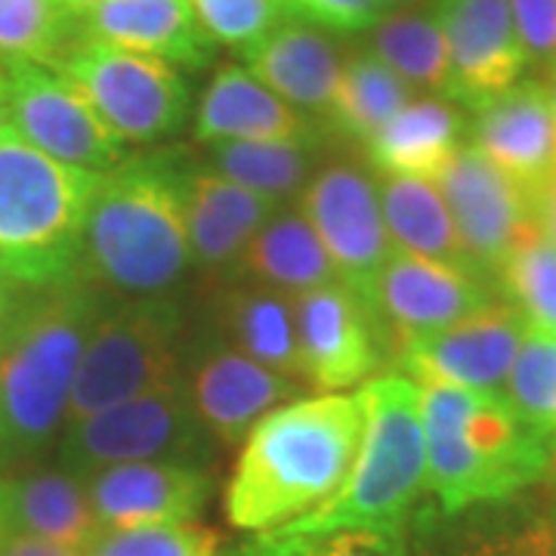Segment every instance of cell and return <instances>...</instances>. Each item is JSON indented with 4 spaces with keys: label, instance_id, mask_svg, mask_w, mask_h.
<instances>
[{
    "label": "cell",
    "instance_id": "1",
    "mask_svg": "<svg viewBox=\"0 0 556 556\" xmlns=\"http://www.w3.org/2000/svg\"><path fill=\"white\" fill-rule=\"evenodd\" d=\"M362 424L358 393L294 399L260 417L223 492L229 526L269 532L321 507L353 467Z\"/></svg>",
    "mask_w": 556,
    "mask_h": 556
},
{
    "label": "cell",
    "instance_id": "2",
    "mask_svg": "<svg viewBox=\"0 0 556 556\" xmlns=\"http://www.w3.org/2000/svg\"><path fill=\"white\" fill-rule=\"evenodd\" d=\"M192 266L182 167L149 155L102 174L84 223L80 276L115 298H174Z\"/></svg>",
    "mask_w": 556,
    "mask_h": 556
},
{
    "label": "cell",
    "instance_id": "3",
    "mask_svg": "<svg viewBox=\"0 0 556 556\" xmlns=\"http://www.w3.org/2000/svg\"><path fill=\"white\" fill-rule=\"evenodd\" d=\"M427 482L442 517L507 504L554 473L556 448L504 393L420 387Z\"/></svg>",
    "mask_w": 556,
    "mask_h": 556
},
{
    "label": "cell",
    "instance_id": "4",
    "mask_svg": "<svg viewBox=\"0 0 556 556\" xmlns=\"http://www.w3.org/2000/svg\"><path fill=\"white\" fill-rule=\"evenodd\" d=\"M105 303V291L84 276L22 294L0 353V408L13 455H38L65 427L80 356Z\"/></svg>",
    "mask_w": 556,
    "mask_h": 556
},
{
    "label": "cell",
    "instance_id": "5",
    "mask_svg": "<svg viewBox=\"0 0 556 556\" xmlns=\"http://www.w3.org/2000/svg\"><path fill=\"white\" fill-rule=\"evenodd\" d=\"M362 439L353 467L334 495L313 514L285 522L291 532L390 529L405 532L420 514L427 482V433L420 387L405 375H380L362 383Z\"/></svg>",
    "mask_w": 556,
    "mask_h": 556
},
{
    "label": "cell",
    "instance_id": "6",
    "mask_svg": "<svg viewBox=\"0 0 556 556\" xmlns=\"http://www.w3.org/2000/svg\"><path fill=\"white\" fill-rule=\"evenodd\" d=\"M102 174L68 167L7 130L0 137V273L25 291L80 276V241Z\"/></svg>",
    "mask_w": 556,
    "mask_h": 556
},
{
    "label": "cell",
    "instance_id": "7",
    "mask_svg": "<svg viewBox=\"0 0 556 556\" xmlns=\"http://www.w3.org/2000/svg\"><path fill=\"white\" fill-rule=\"evenodd\" d=\"M182 309L174 298H112L84 346L68 424L182 380Z\"/></svg>",
    "mask_w": 556,
    "mask_h": 556
},
{
    "label": "cell",
    "instance_id": "8",
    "mask_svg": "<svg viewBox=\"0 0 556 556\" xmlns=\"http://www.w3.org/2000/svg\"><path fill=\"white\" fill-rule=\"evenodd\" d=\"M214 439L201 427L186 380L118 402L65 427L60 457L68 473L87 479L118 464L174 460L192 467L214 464Z\"/></svg>",
    "mask_w": 556,
    "mask_h": 556
},
{
    "label": "cell",
    "instance_id": "9",
    "mask_svg": "<svg viewBox=\"0 0 556 556\" xmlns=\"http://www.w3.org/2000/svg\"><path fill=\"white\" fill-rule=\"evenodd\" d=\"M53 68L78 87L102 124L127 146L174 137L186 124L192 97L170 62L72 38Z\"/></svg>",
    "mask_w": 556,
    "mask_h": 556
},
{
    "label": "cell",
    "instance_id": "10",
    "mask_svg": "<svg viewBox=\"0 0 556 556\" xmlns=\"http://www.w3.org/2000/svg\"><path fill=\"white\" fill-rule=\"evenodd\" d=\"M10 127L38 152L80 167L90 174H109L127 161V142H121L80 90L43 62H3Z\"/></svg>",
    "mask_w": 556,
    "mask_h": 556
},
{
    "label": "cell",
    "instance_id": "11",
    "mask_svg": "<svg viewBox=\"0 0 556 556\" xmlns=\"http://www.w3.org/2000/svg\"><path fill=\"white\" fill-rule=\"evenodd\" d=\"M298 207L313 223L340 281L371 306L380 269L396 251L380 214L378 179L358 164H328L306 182Z\"/></svg>",
    "mask_w": 556,
    "mask_h": 556
},
{
    "label": "cell",
    "instance_id": "12",
    "mask_svg": "<svg viewBox=\"0 0 556 556\" xmlns=\"http://www.w3.org/2000/svg\"><path fill=\"white\" fill-rule=\"evenodd\" d=\"M437 186L452 211L467 257L485 278H497L526 241L541 236L535 199L470 142H464L445 164Z\"/></svg>",
    "mask_w": 556,
    "mask_h": 556
},
{
    "label": "cell",
    "instance_id": "13",
    "mask_svg": "<svg viewBox=\"0 0 556 556\" xmlns=\"http://www.w3.org/2000/svg\"><path fill=\"white\" fill-rule=\"evenodd\" d=\"M522 340L526 321L517 309L507 300H492L455 325L405 343L393 365L417 387L504 393Z\"/></svg>",
    "mask_w": 556,
    "mask_h": 556
},
{
    "label": "cell",
    "instance_id": "14",
    "mask_svg": "<svg viewBox=\"0 0 556 556\" xmlns=\"http://www.w3.org/2000/svg\"><path fill=\"white\" fill-rule=\"evenodd\" d=\"M291 300L306 387L318 393H346L375 378L390 358L375 309L343 281L303 291Z\"/></svg>",
    "mask_w": 556,
    "mask_h": 556
},
{
    "label": "cell",
    "instance_id": "15",
    "mask_svg": "<svg viewBox=\"0 0 556 556\" xmlns=\"http://www.w3.org/2000/svg\"><path fill=\"white\" fill-rule=\"evenodd\" d=\"M492 300V285L479 273L393 251L380 269L371 309L393 362L405 343L442 331Z\"/></svg>",
    "mask_w": 556,
    "mask_h": 556
},
{
    "label": "cell",
    "instance_id": "16",
    "mask_svg": "<svg viewBox=\"0 0 556 556\" xmlns=\"http://www.w3.org/2000/svg\"><path fill=\"white\" fill-rule=\"evenodd\" d=\"M448 47V97L470 112L517 87L529 60L522 53L510 0H433Z\"/></svg>",
    "mask_w": 556,
    "mask_h": 556
},
{
    "label": "cell",
    "instance_id": "17",
    "mask_svg": "<svg viewBox=\"0 0 556 556\" xmlns=\"http://www.w3.org/2000/svg\"><path fill=\"white\" fill-rule=\"evenodd\" d=\"M186 393L201 427L217 445L236 448L254 430L260 417L300 396L303 383L260 365L232 346L201 353L189 371Z\"/></svg>",
    "mask_w": 556,
    "mask_h": 556
},
{
    "label": "cell",
    "instance_id": "18",
    "mask_svg": "<svg viewBox=\"0 0 556 556\" xmlns=\"http://www.w3.org/2000/svg\"><path fill=\"white\" fill-rule=\"evenodd\" d=\"M84 482L102 529L199 522L214 492L211 470L174 460L118 464Z\"/></svg>",
    "mask_w": 556,
    "mask_h": 556
},
{
    "label": "cell",
    "instance_id": "19",
    "mask_svg": "<svg viewBox=\"0 0 556 556\" xmlns=\"http://www.w3.org/2000/svg\"><path fill=\"white\" fill-rule=\"evenodd\" d=\"M467 142L538 199L556 177V121L544 80H519L477 109Z\"/></svg>",
    "mask_w": 556,
    "mask_h": 556
},
{
    "label": "cell",
    "instance_id": "20",
    "mask_svg": "<svg viewBox=\"0 0 556 556\" xmlns=\"http://www.w3.org/2000/svg\"><path fill=\"white\" fill-rule=\"evenodd\" d=\"M72 28L75 38L186 68H204L217 56V40L201 28L189 0H105L72 16Z\"/></svg>",
    "mask_w": 556,
    "mask_h": 556
},
{
    "label": "cell",
    "instance_id": "21",
    "mask_svg": "<svg viewBox=\"0 0 556 556\" xmlns=\"http://www.w3.org/2000/svg\"><path fill=\"white\" fill-rule=\"evenodd\" d=\"M241 60L254 78L288 105L318 124H328L343 75V56L325 28L303 20H285L257 47L241 53Z\"/></svg>",
    "mask_w": 556,
    "mask_h": 556
},
{
    "label": "cell",
    "instance_id": "22",
    "mask_svg": "<svg viewBox=\"0 0 556 556\" xmlns=\"http://www.w3.org/2000/svg\"><path fill=\"white\" fill-rule=\"evenodd\" d=\"M182 207L195 266L229 278L236 273V263L244 254L248 241L278 211L273 201L219 177L207 164L182 167Z\"/></svg>",
    "mask_w": 556,
    "mask_h": 556
},
{
    "label": "cell",
    "instance_id": "23",
    "mask_svg": "<svg viewBox=\"0 0 556 556\" xmlns=\"http://www.w3.org/2000/svg\"><path fill=\"white\" fill-rule=\"evenodd\" d=\"M325 124L288 105L244 65H219L195 112V139L204 146L325 139Z\"/></svg>",
    "mask_w": 556,
    "mask_h": 556
},
{
    "label": "cell",
    "instance_id": "24",
    "mask_svg": "<svg viewBox=\"0 0 556 556\" xmlns=\"http://www.w3.org/2000/svg\"><path fill=\"white\" fill-rule=\"evenodd\" d=\"M0 507L10 535L38 538L80 554L105 532L90 504L87 482L68 470L0 479Z\"/></svg>",
    "mask_w": 556,
    "mask_h": 556
},
{
    "label": "cell",
    "instance_id": "25",
    "mask_svg": "<svg viewBox=\"0 0 556 556\" xmlns=\"http://www.w3.org/2000/svg\"><path fill=\"white\" fill-rule=\"evenodd\" d=\"M470 121L460 105L442 97L408 100L365 142L371 167L383 177L433 179L467 142Z\"/></svg>",
    "mask_w": 556,
    "mask_h": 556
},
{
    "label": "cell",
    "instance_id": "26",
    "mask_svg": "<svg viewBox=\"0 0 556 556\" xmlns=\"http://www.w3.org/2000/svg\"><path fill=\"white\" fill-rule=\"evenodd\" d=\"M464 526L442 532L437 514L420 510L415 517L420 556H554L556 517L532 507H477L464 514Z\"/></svg>",
    "mask_w": 556,
    "mask_h": 556
},
{
    "label": "cell",
    "instance_id": "27",
    "mask_svg": "<svg viewBox=\"0 0 556 556\" xmlns=\"http://www.w3.org/2000/svg\"><path fill=\"white\" fill-rule=\"evenodd\" d=\"M232 281H254L288 298H298L303 291H313L340 278L313 223L294 204V207H278L260 226V232L248 241L244 254L236 263Z\"/></svg>",
    "mask_w": 556,
    "mask_h": 556
},
{
    "label": "cell",
    "instance_id": "28",
    "mask_svg": "<svg viewBox=\"0 0 556 556\" xmlns=\"http://www.w3.org/2000/svg\"><path fill=\"white\" fill-rule=\"evenodd\" d=\"M217 318L232 350L306 387L298 316L288 294L254 281H229L217 300Z\"/></svg>",
    "mask_w": 556,
    "mask_h": 556
},
{
    "label": "cell",
    "instance_id": "29",
    "mask_svg": "<svg viewBox=\"0 0 556 556\" xmlns=\"http://www.w3.org/2000/svg\"><path fill=\"white\" fill-rule=\"evenodd\" d=\"M375 179H378L383 226H387L396 251L445 263V266H457L467 273H479L473 260L464 251L452 211L433 179L383 177V174H378Z\"/></svg>",
    "mask_w": 556,
    "mask_h": 556
},
{
    "label": "cell",
    "instance_id": "30",
    "mask_svg": "<svg viewBox=\"0 0 556 556\" xmlns=\"http://www.w3.org/2000/svg\"><path fill=\"white\" fill-rule=\"evenodd\" d=\"M328 139V137H325ZM325 139H273V142H211L207 167L260 199L285 207L298 201L316 174Z\"/></svg>",
    "mask_w": 556,
    "mask_h": 556
},
{
    "label": "cell",
    "instance_id": "31",
    "mask_svg": "<svg viewBox=\"0 0 556 556\" xmlns=\"http://www.w3.org/2000/svg\"><path fill=\"white\" fill-rule=\"evenodd\" d=\"M368 53L393 68L412 90L448 97V47L430 7L383 13L371 25Z\"/></svg>",
    "mask_w": 556,
    "mask_h": 556
},
{
    "label": "cell",
    "instance_id": "32",
    "mask_svg": "<svg viewBox=\"0 0 556 556\" xmlns=\"http://www.w3.org/2000/svg\"><path fill=\"white\" fill-rule=\"evenodd\" d=\"M412 93L415 90L399 78L393 68H387L375 53L368 50L353 53L343 62L338 97H334L325 127L338 137L365 146L405 102L412 100Z\"/></svg>",
    "mask_w": 556,
    "mask_h": 556
},
{
    "label": "cell",
    "instance_id": "33",
    "mask_svg": "<svg viewBox=\"0 0 556 556\" xmlns=\"http://www.w3.org/2000/svg\"><path fill=\"white\" fill-rule=\"evenodd\" d=\"M526 331L556 338V248L544 236L526 241L495 278Z\"/></svg>",
    "mask_w": 556,
    "mask_h": 556
},
{
    "label": "cell",
    "instance_id": "34",
    "mask_svg": "<svg viewBox=\"0 0 556 556\" xmlns=\"http://www.w3.org/2000/svg\"><path fill=\"white\" fill-rule=\"evenodd\" d=\"M72 38V16L56 0H0V62L56 65Z\"/></svg>",
    "mask_w": 556,
    "mask_h": 556
},
{
    "label": "cell",
    "instance_id": "35",
    "mask_svg": "<svg viewBox=\"0 0 556 556\" xmlns=\"http://www.w3.org/2000/svg\"><path fill=\"white\" fill-rule=\"evenodd\" d=\"M232 556H412L405 532L390 529H338V532H291L269 529L241 544Z\"/></svg>",
    "mask_w": 556,
    "mask_h": 556
},
{
    "label": "cell",
    "instance_id": "36",
    "mask_svg": "<svg viewBox=\"0 0 556 556\" xmlns=\"http://www.w3.org/2000/svg\"><path fill=\"white\" fill-rule=\"evenodd\" d=\"M504 396L538 437L556 448V338L526 331Z\"/></svg>",
    "mask_w": 556,
    "mask_h": 556
},
{
    "label": "cell",
    "instance_id": "37",
    "mask_svg": "<svg viewBox=\"0 0 556 556\" xmlns=\"http://www.w3.org/2000/svg\"><path fill=\"white\" fill-rule=\"evenodd\" d=\"M84 556H219V538L199 522L105 529Z\"/></svg>",
    "mask_w": 556,
    "mask_h": 556
},
{
    "label": "cell",
    "instance_id": "38",
    "mask_svg": "<svg viewBox=\"0 0 556 556\" xmlns=\"http://www.w3.org/2000/svg\"><path fill=\"white\" fill-rule=\"evenodd\" d=\"M189 3L211 38L239 53L257 47L260 40L288 20L276 0H189Z\"/></svg>",
    "mask_w": 556,
    "mask_h": 556
},
{
    "label": "cell",
    "instance_id": "39",
    "mask_svg": "<svg viewBox=\"0 0 556 556\" xmlns=\"http://www.w3.org/2000/svg\"><path fill=\"white\" fill-rule=\"evenodd\" d=\"M510 13L529 65L556 68V0H510Z\"/></svg>",
    "mask_w": 556,
    "mask_h": 556
},
{
    "label": "cell",
    "instance_id": "40",
    "mask_svg": "<svg viewBox=\"0 0 556 556\" xmlns=\"http://www.w3.org/2000/svg\"><path fill=\"white\" fill-rule=\"evenodd\" d=\"M298 20L313 22L325 31L358 35L371 31L380 20V7L378 0H300Z\"/></svg>",
    "mask_w": 556,
    "mask_h": 556
},
{
    "label": "cell",
    "instance_id": "41",
    "mask_svg": "<svg viewBox=\"0 0 556 556\" xmlns=\"http://www.w3.org/2000/svg\"><path fill=\"white\" fill-rule=\"evenodd\" d=\"M0 556H84L80 551L72 547H60V544H50V541H38V538L25 535H10Z\"/></svg>",
    "mask_w": 556,
    "mask_h": 556
},
{
    "label": "cell",
    "instance_id": "42",
    "mask_svg": "<svg viewBox=\"0 0 556 556\" xmlns=\"http://www.w3.org/2000/svg\"><path fill=\"white\" fill-rule=\"evenodd\" d=\"M22 294H25V288L13 285L10 278L0 273V353H3V343L10 338V328H13Z\"/></svg>",
    "mask_w": 556,
    "mask_h": 556
},
{
    "label": "cell",
    "instance_id": "43",
    "mask_svg": "<svg viewBox=\"0 0 556 556\" xmlns=\"http://www.w3.org/2000/svg\"><path fill=\"white\" fill-rule=\"evenodd\" d=\"M535 214L541 236L556 248V177L544 186V192L535 199Z\"/></svg>",
    "mask_w": 556,
    "mask_h": 556
},
{
    "label": "cell",
    "instance_id": "44",
    "mask_svg": "<svg viewBox=\"0 0 556 556\" xmlns=\"http://www.w3.org/2000/svg\"><path fill=\"white\" fill-rule=\"evenodd\" d=\"M13 130L10 127V97H7V75H3V65H0V137Z\"/></svg>",
    "mask_w": 556,
    "mask_h": 556
},
{
    "label": "cell",
    "instance_id": "45",
    "mask_svg": "<svg viewBox=\"0 0 556 556\" xmlns=\"http://www.w3.org/2000/svg\"><path fill=\"white\" fill-rule=\"evenodd\" d=\"M433 0H378L380 16L383 13H396V10H415V7H430Z\"/></svg>",
    "mask_w": 556,
    "mask_h": 556
},
{
    "label": "cell",
    "instance_id": "46",
    "mask_svg": "<svg viewBox=\"0 0 556 556\" xmlns=\"http://www.w3.org/2000/svg\"><path fill=\"white\" fill-rule=\"evenodd\" d=\"M56 3H60L68 16H78L84 10H90V7H97V3H105V0H56Z\"/></svg>",
    "mask_w": 556,
    "mask_h": 556
},
{
    "label": "cell",
    "instance_id": "47",
    "mask_svg": "<svg viewBox=\"0 0 556 556\" xmlns=\"http://www.w3.org/2000/svg\"><path fill=\"white\" fill-rule=\"evenodd\" d=\"M13 457V445H10V430H7V417L0 408V464Z\"/></svg>",
    "mask_w": 556,
    "mask_h": 556
},
{
    "label": "cell",
    "instance_id": "48",
    "mask_svg": "<svg viewBox=\"0 0 556 556\" xmlns=\"http://www.w3.org/2000/svg\"><path fill=\"white\" fill-rule=\"evenodd\" d=\"M544 87H547V100H551V109H554V121H556V68H551V72H547Z\"/></svg>",
    "mask_w": 556,
    "mask_h": 556
},
{
    "label": "cell",
    "instance_id": "49",
    "mask_svg": "<svg viewBox=\"0 0 556 556\" xmlns=\"http://www.w3.org/2000/svg\"><path fill=\"white\" fill-rule=\"evenodd\" d=\"M278 7L285 10V16H291V20H298V7H300V0H276Z\"/></svg>",
    "mask_w": 556,
    "mask_h": 556
},
{
    "label": "cell",
    "instance_id": "50",
    "mask_svg": "<svg viewBox=\"0 0 556 556\" xmlns=\"http://www.w3.org/2000/svg\"><path fill=\"white\" fill-rule=\"evenodd\" d=\"M7 538H10V532H7V522H3V507H0V551H3V544H7Z\"/></svg>",
    "mask_w": 556,
    "mask_h": 556
},
{
    "label": "cell",
    "instance_id": "51",
    "mask_svg": "<svg viewBox=\"0 0 556 556\" xmlns=\"http://www.w3.org/2000/svg\"><path fill=\"white\" fill-rule=\"evenodd\" d=\"M0 65H3V62H0Z\"/></svg>",
    "mask_w": 556,
    "mask_h": 556
},
{
    "label": "cell",
    "instance_id": "52",
    "mask_svg": "<svg viewBox=\"0 0 556 556\" xmlns=\"http://www.w3.org/2000/svg\"><path fill=\"white\" fill-rule=\"evenodd\" d=\"M554 556H556V554H554Z\"/></svg>",
    "mask_w": 556,
    "mask_h": 556
}]
</instances>
